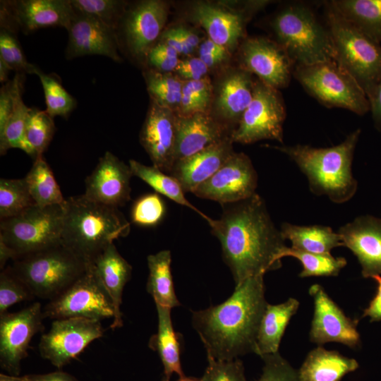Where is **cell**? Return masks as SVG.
Returning a JSON list of instances; mask_svg holds the SVG:
<instances>
[{
    "label": "cell",
    "mask_w": 381,
    "mask_h": 381,
    "mask_svg": "<svg viewBox=\"0 0 381 381\" xmlns=\"http://www.w3.org/2000/svg\"><path fill=\"white\" fill-rule=\"evenodd\" d=\"M224 206L220 218L212 219L208 224L220 242L235 286L281 267L285 238L273 223L264 200L255 193Z\"/></svg>",
    "instance_id": "1"
},
{
    "label": "cell",
    "mask_w": 381,
    "mask_h": 381,
    "mask_svg": "<svg viewBox=\"0 0 381 381\" xmlns=\"http://www.w3.org/2000/svg\"><path fill=\"white\" fill-rule=\"evenodd\" d=\"M264 275L250 277L235 286L217 306L192 312V325L210 355L230 361L255 353L260 321L267 305Z\"/></svg>",
    "instance_id": "2"
},
{
    "label": "cell",
    "mask_w": 381,
    "mask_h": 381,
    "mask_svg": "<svg viewBox=\"0 0 381 381\" xmlns=\"http://www.w3.org/2000/svg\"><path fill=\"white\" fill-rule=\"evenodd\" d=\"M358 128L341 143L329 147L308 145L275 146L289 156L306 176L309 188L317 195H327L335 203L349 201L356 193L358 183L351 171L355 148L361 135Z\"/></svg>",
    "instance_id": "3"
},
{
    "label": "cell",
    "mask_w": 381,
    "mask_h": 381,
    "mask_svg": "<svg viewBox=\"0 0 381 381\" xmlns=\"http://www.w3.org/2000/svg\"><path fill=\"white\" fill-rule=\"evenodd\" d=\"M61 240L91 265L114 241L126 236L130 223L117 207L92 201L84 195L67 198Z\"/></svg>",
    "instance_id": "4"
},
{
    "label": "cell",
    "mask_w": 381,
    "mask_h": 381,
    "mask_svg": "<svg viewBox=\"0 0 381 381\" xmlns=\"http://www.w3.org/2000/svg\"><path fill=\"white\" fill-rule=\"evenodd\" d=\"M277 42L295 66H309L334 59L328 28L322 25L311 8L301 3L283 7L272 21Z\"/></svg>",
    "instance_id": "5"
},
{
    "label": "cell",
    "mask_w": 381,
    "mask_h": 381,
    "mask_svg": "<svg viewBox=\"0 0 381 381\" xmlns=\"http://www.w3.org/2000/svg\"><path fill=\"white\" fill-rule=\"evenodd\" d=\"M89 265L61 240L16 258L9 266L35 297L49 301L71 286Z\"/></svg>",
    "instance_id": "6"
},
{
    "label": "cell",
    "mask_w": 381,
    "mask_h": 381,
    "mask_svg": "<svg viewBox=\"0 0 381 381\" xmlns=\"http://www.w3.org/2000/svg\"><path fill=\"white\" fill-rule=\"evenodd\" d=\"M334 60L358 83L367 97L381 80V44L361 32L326 4Z\"/></svg>",
    "instance_id": "7"
},
{
    "label": "cell",
    "mask_w": 381,
    "mask_h": 381,
    "mask_svg": "<svg viewBox=\"0 0 381 381\" xmlns=\"http://www.w3.org/2000/svg\"><path fill=\"white\" fill-rule=\"evenodd\" d=\"M293 75L322 105L363 116L370 111L368 99L356 80L334 59L309 66H295Z\"/></svg>",
    "instance_id": "8"
},
{
    "label": "cell",
    "mask_w": 381,
    "mask_h": 381,
    "mask_svg": "<svg viewBox=\"0 0 381 381\" xmlns=\"http://www.w3.org/2000/svg\"><path fill=\"white\" fill-rule=\"evenodd\" d=\"M64 215V205H35L1 219L0 241L13 250L16 258L48 247L61 241Z\"/></svg>",
    "instance_id": "9"
},
{
    "label": "cell",
    "mask_w": 381,
    "mask_h": 381,
    "mask_svg": "<svg viewBox=\"0 0 381 381\" xmlns=\"http://www.w3.org/2000/svg\"><path fill=\"white\" fill-rule=\"evenodd\" d=\"M45 318H83L101 321L114 318L112 301L92 264L71 286L43 308Z\"/></svg>",
    "instance_id": "10"
},
{
    "label": "cell",
    "mask_w": 381,
    "mask_h": 381,
    "mask_svg": "<svg viewBox=\"0 0 381 381\" xmlns=\"http://www.w3.org/2000/svg\"><path fill=\"white\" fill-rule=\"evenodd\" d=\"M286 115L284 102L279 90L255 80L253 99L230 138L233 143L242 144L262 140H274L283 143Z\"/></svg>",
    "instance_id": "11"
},
{
    "label": "cell",
    "mask_w": 381,
    "mask_h": 381,
    "mask_svg": "<svg viewBox=\"0 0 381 381\" xmlns=\"http://www.w3.org/2000/svg\"><path fill=\"white\" fill-rule=\"evenodd\" d=\"M169 5L162 0H143L127 6L115 31L119 51L146 64L147 55L164 31Z\"/></svg>",
    "instance_id": "12"
},
{
    "label": "cell",
    "mask_w": 381,
    "mask_h": 381,
    "mask_svg": "<svg viewBox=\"0 0 381 381\" xmlns=\"http://www.w3.org/2000/svg\"><path fill=\"white\" fill-rule=\"evenodd\" d=\"M103 334L100 321L83 318L54 320L49 331L41 337L40 353L60 369Z\"/></svg>",
    "instance_id": "13"
},
{
    "label": "cell",
    "mask_w": 381,
    "mask_h": 381,
    "mask_svg": "<svg viewBox=\"0 0 381 381\" xmlns=\"http://www.w3.org/2000/svg\"><path fill=\"white\" fill-rule=\"evenodd\" d=\"M44 319L40 302L0 315V365L10 375L19 376L20 362L28 356L30 341L44 329Z\"/></svg>",
    "instance_id": "14"
},
{
    "label": "cell",
    "mask_w": 381,
    "mask_h": 381,
    "mask_svg": "<svg viewBox=\"0 0 381 381\" xmlns=\"http://www.w3.org/2000/svg\"><path fill=\"white\" fill-rule=\"evenodd\" d=\"M238 57L240 68L265 85L277 90L289 85L295 64L277 41L265 37L247 38L240 45Z\"/></svg>",
    "instance_id": "15"
},
{
    "label": "cell",
    "mask_w": 381,
    "mask_h": 381,
    "mask_svg": "<svg viewBox=\"0 0 381 381\" xmlns=\"http://www.w3.org/2000/svg\"><path fill=\"white\" fill-rule=\"evenodd\" d=\"M258 174L249 157L234 152L221 168L193 193L222 205L247 199L255 193Z\"/></svg>",
    "instance_id": "16"
},
{
    "label": "cell",
    "mask_w": 381,
    "mask_h": 381,
    "mask_svg": "<svg viewBox=\"0 0 381 381\" xmlns=\"http://www.w3.org/2000/svg\"><path fill=\"white\" fill-rule=\"evenodd\" d=\"M268 2L248 1L240 9L229 10L224 6L199 1L193 5L190 14L192 19L205 30L210 40L232 52L243 37L248 20Z\"/></svg>",
    "instance_id": "17"
},
{
    "label": "cell",
    "mask_w": 381,
    "mask_h": 381,
    "mask_svg": "<svg viewBox=\"0 0 381 381\" xmlns=\"http://www.w3.org/2000/svg\"><path fill=\"white\" fill-rule=\"evenodd\" d=\"M309 294L314 303L309 332L310 341L318 346L337 342L351 349L359 347L361 337L357 330V320L347 317L321 285H312Z\"/></svg>",
    "instance_id": "18"
},
{
    "label": "cell",
    "mask_w": 381,
    "mask_h": 381,
    "mask_svg": "<svg viewBox=\"0 0 381 381\" xmlns=\"http://www.w3.org/2000/svg\"><path fill=\"white\" fill-rule=\"evenodd\" d=\"M74 15L70 0H16L1 3V23L9 20L10 27L6 30L12 32L14 25L25 34L50 27L67 30Z\"/></svg>",
    "instance_id": "19"
},
{
    "label": "cell",
    "mask_w": 381,
    "mask_h": 381,
    "mask_svg": "<svg viewBox=\"0 0 381 381\" xmlns=\"http://www.w3.org/2000/svg\"><path fill=\"white\" fill-rule=\"evenodd\" d=\"M133 176L129 165L107 151L86 178L83 195L92 201L118 208L131 200Z\"/></svg>",
    "instance_id": "20"
},
{
    "label": "cell",
    "mask_w": 381,
    "mask_h": 381,
    "mask_svg": "<svg viewBox=\"0 0 381 381\" xmlns=\"http://www.w3.org/2000/svg\"><path fill=\"white\" fill-rule=\"evenodd\" d=\"M67 31L66 59L102 55L116 62L122 61L115 31L95 18L75 11Z\"/></svg>",
    "instance_id": "21"
},
{
    "label": "cell",
    "mask_w": 381,
    "mask_h": 381,
    "mask_svg": "<svg viewBox=\"0 0 381 381\" xmlns=\"http://www.w3.org/2000/svg\"><path fill=\"white\" fill-rule=\"evenodd\" d=\"M176 116L171 111L150 100L139 135L140 143L152 165L169 174L175 162Z\"/></svg>",
    "instance_id": "22"
},
{
    "label": "cell",
    "mask_w": 381,
    "mask_h": 381,
    "mask_svg": "<svg viewBox=\"0 0 381 381\" xmlns=\"http://www.w3.org/2000/svg\"><path fill=\"white\" fill-rule=\"evenodd\" d=\"M344 246L357 258L365 278L381 275V218L360 216L338 231Z\"/></svg>",
    "instance_id": "23"
},
{
    "label": "cell",
    "mask_w": 381,
    "mask_h": 381,
    "mask_svg": "<svg viewBox=\"0 0 381 381\" xmlns=\"http://www.w3.org/2000/svg\"><path fill=\"white\" fill-rule=\"evenodd\" d=\"M230 135L229 129L210 113L176 116L174 160L191 156Z\"/></svg>",
    "instance_id": "24"
},
{
    "label": "cell",
    "mask_w": 381,
    "mask_h": 381,
    "mask_svg": "<svg viewBox=\"0 0 381 381\" xmlns=\"http://www.w3.org/2000/svg\"><path fill=\"white\" fill-rule=\"evenodd\" d=\"M232 143L229 137L191 156L177 160L169 174L180 183L184 192L193 193L234 152Z\"/></svg>",
    "instance_id": "25"
},
{
    "label": "cell",
    "mask_w": 381,
    "mask_h": 381,
    "mask_svg": "<svg viewBox=\"0 0 381 381\" xmlns=\"http://www.w3.org/2000/svg\"><path fill=\"white\" fill-rule=\"evenodd\" d=\"M254 80L248 71L239 68L231 70L220 81L215 95L219 121L228 129L235 128L253 96Z\"/></svg>",
    "instance_id": "26"
},
{
    "label": "cell",
    "mask_w": 381,
    "mask_h": 381,
    "mask_svg": "<svg viewBox=\"0 0 381 381\" xmlns=\"http://www.w3.org/2000/svg\"><path fill=\"white\" fill-rule=\"evenodd\" d=\"M92 265L114 305L115 314L110 328L115 329L121 327L122 294L125 285L131 277L132 267L120 255L114 243L103 250Z\"/></svg>",
    "instance_id": "27"
},
{
    "label": "cell",
    "mask_w": 381,
    "mask_h": 381,
    "mask_svg": "<svg viewBox=\"0 0 381 381\" xmlns=\"http://www.w3.org/2000/svg\"><path fill=\"white\" fill-rule=\"evenodd\" d=\"M358 367L356 359L318 346L308 353L298 371L301 381H341Z\"/></svg>",
    "instance_id": "28"
},
{
    "label": "cell",
    "mask_w": 381,
    "mask_h": 381,
    "mask_svg": "<svg viewBox=\"0 0 381 381\" xmlns=\"http://www.w3.org/2000/svg\"><path fill=\"white\" fill-rule=\"evenodd\" d=\"M299 305V301L294 298H289L279 304L267 303L258 332L255 354L262 357L279 352L285 329L291 318L296 313Z\"/></svg>",
    "instance_id": "29"
},
{
    "label": "cell",
    "mask_w": 381,
    "mask_h": 381,
    "mask_svg": "<svg viewBox=\"0 0 381 381\" xmlns=\"http://www.w3.org/2000/svg\"><path fill=\"white\" fill-rule=\"evenodd\" d=\"M158 325L157 331L149 340V347L157 352L164 368V374L169 378L172 374L179 377L184 375L181 364V337L174 331L171 318V309L155 304Z\"/></svg>",
    "instance_id": "30"
},
{
    "label": "cell",
    "mask_w": 381,
    "mask_h": 381,
    "mask_svg": "<svg viewBox=\"0 0 381 381\" xmlns=\"http://www.w3.org/2000/svg\"><path fill=\"white\" fill-rule=\"evenodd\" d=\"M280 231L285 240L290 241L291 248L308 253L331 254L332 249L344 246L339 234L327 226L284 223Z\"/></svg>",
    "instance_id": "31"
},
{
    "label": "cell",
    "mask_w": 381,
    "mask_h": 381,
    "mask_svg": "<svg viewBox=\"0 0 381 381\" xmlns=\"http://www.w3.org/2000/svg\"><path fill=\"white\" fill-rule=\"evenodd\" d=\"M171 262V255L169 250L147 256L149 275L146 289L155 304L171 309L181 303L175 294Z\"/></svg>",
    "instance_id": "32"
},
{
    "label": "cell",
    "mask_w": 381,
    "mask_h": 381,
    "mask_svg": "<svg viewBox=\"0 0 381 381\" xmlns=\"http://www.w3.org/2000/svg\"><path fill=\"white\" fill-rule=\"evenodd\" d=\"M329 2L344 19L381 44V0H333Z\"/></svg>",
    "instance_id": "33"
},
{
    "label": "cell",
    "mask_w": 381,
    "mask_h": 381,
    "mask_svg": "<svg viewBox=\"0 0 381 381\" xmlns=\"http://www.w3.org/2000/svg\"><path fill=\"white\" fill-rule=\"evenodd\" d=\"M128 165L133 176L143 180L157 193L193 210L205 219L207 223L211 221L212 218L202 213L186 199L181 185L172 176L167 174L153 165H145L134 159L129 160Z\"/></svg>",
    "instance_id": "34"
},
{
    "label": "cell",
    "mask_w": 381,
    "mask_h": 381,
    "mask_svg": "<svg viewBox=\"0 0 381 381\" xmlns=\"http://www.w3.org/2000/svg\"><path fill=\"white\" fill-rule=\"evenodd\" d=\"M36 205H64L66 200L56 182L54 174L43 156L35 159V162L24 178Z\"/></svg>",
    "instance_id": "35"
},
{
    "label": "cell",
    "mask_w": 381,
    "mask_h": 381,
    "mask_svg": "<svg viewBox=\"0 0 381 381\" xmlns=\"http://www.w3.org/2000/svg\"><path fill=\"white\" fill-rule=\"evenodd\" d=\"M150 100L176 115L180 110L183 80L172 73L146 68L143 73Z\"/></svg>",
    "instance_id": "36"
},
{
    "label": "cell",
    "mask_w": 381,
    "mask_h": 381,
    "mask_svg": "<svg viewBox=\"0 0 381 381\" xmlns=\"http://www.w3.org/2000/svg\"><path fill=\"white\" fill-rule=\"evenodd\" d=\"M23 88L16 96L13 111L4 128L0 132V153L4 155L11 148H18L33 157L32 152L25 138V127L31 108L23 101Z\"/></svg>",
    "instance_id": "37"
},
{
    "label": "cell",
    "mask_w": 381,
    "mask_h": 381,
    "mask_svg": "<svg viewBox=\"0 0 381 381\" xmlns=\"http://www.w3.org/2000/svg\"><path fill=\"white\" fill-rule=\"evenodd\" d=\"M293 257L300 261L303 269L299 274L300 277H335L346 264L343 257H334L331 254H318L308 253L285 246L280 255Z\"/></svg>",
    "instance_id": "38"
},
{
    "label": "cell",
    "mask_w": 381,
    "mask_h": 381,
    "mask_svg": "<svg viewBox=\"0 0 381 381\" xmlns=\"http://www.w3.org/2000/svg\"><path fill=\"white\" fill-rule=\"evenodd\" d=\"M35 205L25 179H1V219L17 216Z\"/></svg>",
    "instance_id": "39"
},
{
    "label": "cell",
    "mask_w": 381,
    "mask_h": 381,
    "mask_svg": "<svg viewBox=\"0 0 381 381\" xmlns=\"http://www.w3.org/2000/svg\"><path fill=\"white\" fill-rule=\"evenodd\" d=\"M53 119L45 110L31 108L25 138L35 159L43 155L52 140L55 131Z\"/></svg>",
    "instance_id": "40"
},
{
    "label": "cell",
    "mask_w": 381,
    "mask_h": 381,
    "mask_svg": "<svg viewBox=\"0 0 381 381\" xmlns=\"http://www.w3.org/2000/svg\"><path fill=\"white\" fill-rule=\"evenodd\" d=\"M34 74L39 77L42 85L47 107L45 111L53 118L68 116L76 107L75 98L54 75L44 73L38 67Z\"/></svg>",
    "instance_id": "41"
},
{
    "label": "cell",
    "mask_w": 381,
    "mask_h": 381,
    "mask_svg": "<svg viewBox=\"0 0 381 381\" xmlns=\"http://www.w3.org/2000/svg\"><path fill=\"white\" fill-rule=\"evenodd\" d=\"M74 11L91 16L116 31L128 5L120 0H70Z\"/></svg>",
    "instance_id": "42"
},
{
    "label": "cell",
    "mask_w": 381,
    "mask_h": 381,
    "mask_svg": "<svg viewBox=\"0 0 381 381\" xmlns=\"http://www.w3.org/2000/svg\"><path fill=\"white\" fill-rule=\"evenodd\" d=\"M213 86L208 76L198 80H183L181 107L176 116L210 113Z\"/></svg>",
    "instance_id": "43"
},
{
    "label": "cell",
    "mask_w": 381,
    "mask_h": 381,
    "mask_svg": "<svg viewBox=\"0 0 381 381\" xmlns=\"http://www.w3.org/2000/svg\"><path fill=\"white\" fill-rule=\"evenodd\" d=\"M35 296L27 286L11 270L10 266L1 270L0 274V315L7 312L11 306Z\"/></svg>",
    "instance_id": "44"
},
{
    "label": "cell",
    "mask_w": 381,
    "mask_h": 381,
    "mask_svg": "<svg viewBox=\"0 0 381 381\" xmlns=\"http://www.w3.org/2000/svg\"><path fill=\"white\" fill-rule=\"evenodd\" d=\"M166 212L163 200L157 193H148L137 199L133 205L132 222L141 226H154L159 224Z\"/></svg>",
    "instance_id": "45"
},
{
    "label": "cell",
    "mask_w": 381,
    "mask_h": 381,
    "mask_svg": "<svg viewBox=\"0 0 381 381\" xmlns=\"http://www.w3.org/2000/svg\"><path fill=\"white\" fill-rule=\"evenodd\" d=\"M0 58L13 71L19 73L34 74L35 69L37 68V66L27 61L13 32L2 28L0 31Z\"/></svg>",
    "instance_id": "46"
},
{
    "label": "cell",
    "mask_w": 381,
    "mask_h": 381,
    "mask_svg": "<svg viewBox=\"0 0 381 381\" xmlns=\"http://www.w3.org/2000/svg\"><path fill=\"white\" fill-rule=\"evenodd\" d=\"M207 366L202 381H248L242 361L238 359L218 361L207 355Z\"/></svg>",
    "instance_id": "47"
},
{
    "label": "cell",
    "mask_w": 381,
    "mask_h": 381,
    "mask_svg": "<svg viewBox=\"0 0 381 381\" xmlns=\"http://www.w3.org/2000/svg\"><path fill=\"white\" fill-rule=\"evenodd\" d=\"M262 372L256 381H301L298 371L279 352L264 355Z\"/></svg>",
    "instance_id": "48"
},
{
    "label": "cell",
    "mask_w": 381,
    "mask_h": 381,
    "mask_svg": "<svg viewBox=\"0 0 381 381\" xmlns=\"http://www.w3.org/2000/svg\"><path fill=\"white\" fill-rule=\"evenodd\" d=\"M209 71L199 57H188L180 59L174 72L183 80H198L207 77Z\"/></svg>",
    "instance_id": "49"
},
{
    "label": "cell",
    "mask_w": 381,
    "mask_h": 381,
    "mask_svg": "<svg viewBox=\"0 0 381 381\" xmlns=\"http://www.w3.org/2000/svg\"><path fill=\"white\" fill-rule=\"evenodd\" d=\"M157 42L170 46L174 49L179 55L189 56L192 54V52L181 40L176 27L164 30Z\"/></svg>",
    "instance_id": "50"
},
{
    "label": "cell",
    "mask_w": 381,
    "mask_h": 381,
    "mask_svg": "<svg viewBox=\"0 0 381 381\" xmlns=\"http://www.w3.org/2000/svg\"><path fill=\"white\" fill-rule=\"evenodd\" d=\"M373 279L377 284V292L368 306L364 310L362 317H369L370 322H379L381 321V275L374 276Z\"/></svg>",
    "instance_id": "51"
},
{
    "label": "cell",
    "mask_w": 381,
    "mask_h": 381,
    "mask_svg": "<svg viewBox=\"0 0 381 381\" xmlns=\"http://www.w3.org/2000/svg\"><path fill=\"white\" fill-rule=\"evenodd\" d=\"M374 125L381 132V80L368 97Z\"/></svg>",
    "instance_id": "52"
},
{
    "label": "cell",
    "mask_w": 381,
    "mask_h": 381,
    "mask_svg": "<svg viewBox=\"0 0 381 381\" xmlns=\"http://www.w3.org/2000/svg\"><path fill=\"white\" fill-rule=\"evenodd\" d=\"M28 381H79L72 375L58 370L45 374L26 375Z\"/></svg>",
    "instance_id": "53"
},
{
    "label": "cell",
    "mask_w": 381,
    "mask_h": 381,
    "mask_svg": "<svg viewBox=\"0 0 381 381\" xmlns=\"http://www.w3.org/2000/svg\"><path fill=\"white\" fill-rule=\"evenodd\" d=\"M176 28L181 40L192 53L198 49L201 43L198 35L184 26H177Z\"/></svg>",
    "instance_id": "54"
},
{
    "label": "cell",
    "mask_w": 381,
    "mask_h": 381,
    "mask_svg": "<svg viewBox=\"0 0 381 381\" xmlns=\"http://www.w3.org/2000/svg\"><path fill=\"white\" fill-rule=\"evenodd\" d=\"M199 58L210 69L229 59V53H215L198 49Z\"/></svg>",
    "instance_id": "55"
},
{
    "label": "cell",
    "mask_w": 381,
    "mask_h": 381,
    "mask_svg": "<svg viewBox=\"0 0 381 381\" xmlns=\"http://www.w3.org/2000/svg\"><path fill=\"white\" fill-rule=\"evenodd\" d=\"M16 255L13 250L6 246L3 242L0 241V268L4 270L5 265L8 260H13Z\"/></svg>",
    "instance_id": "56"
},
{
    "label": "cell",
    "mask_w": 381,
    "mask_h": 381,
    "mask_svg": "<svg viewBox=\"0 0 381 381\" xmlns=\"http://www.w3.org/2000/svg\"><path fill=\"white\" fill-rule=\"evenodd\" d=\"M11 71H13L11 68L0 58V81L1 83L4 84L9 80L8 75Z\"/></svg>",
    "instance_id": "57"
},
{
    "label": "cell",
    "mask_w": 381,
    "mask_h": 381,
    "mask_svg": "<svg viewBox=\"0 0 381 381\" xmlns=\"http://www.w3.org/2000/svg\"><path fill=\"white\" fill-rule=\"evenodd\" d=\"M0 381H28L27 375L16 376L12 375L0 374Z\"/></svg>",
    "instance_id": "58"
},
{
    "label": "cell",
    "mask_w": 381,
    "mask_h": 381,
    "mask_svg": "<svg viewBox=\"0 0 381 381\" xmlns=\"http://www.w3.org/2000/svg\"><path fill=\"white\" fill-rule=\"evenodd\" d=\"M176 381H202V380L201 378H198L195 377H188L184 375L181 377H179Z\"/></svg>",
    "instance_id": "59"
},
{
    "label": "cell",
    "mask_w": 381,
    "mask_h": 381,
    "mask_svg": "<svg viewBox=\"0 0 381 381\" xmlns=\"http://www.w3.org/2000/svg\"><path fill=\"white\" fill-rule=\"evenodd\" d=\"M161 381H170V379L164 375H162Z\"/></svg>",
    "instance_id": "60"
}]
</instances>
